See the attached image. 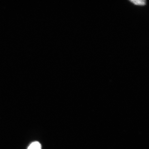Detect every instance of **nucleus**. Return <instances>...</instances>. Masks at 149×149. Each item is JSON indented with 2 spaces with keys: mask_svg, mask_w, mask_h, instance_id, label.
I'll use <instances>...</instances> for the list:
<instances>
[{
  "mask_svg": "<svg viewBox=\"0 0 149 149\" xmlns=\"http://www.w3.org/2000/svg\"><path fill=\"white\" fill-rule=\"evenodd\" d=\"M42 147L40 143L38 141H35L30 145L27 149H41Z\"/></svg>",
  "mask_w": 149,
  "mask_h": 149,
  "instance_id": "1",
  "label": "nucleus"
},
{
  "mask_svg": "<svg viewBox=\"0 0 149 149\" xmlns=\"http://www.w3.org/2000/svg\"><path fill=\"white\" fill-rule=\"evenodd\" d=\"M129 1L135 5L140 6H144L146 4V0H132Z\"/></svg>",
  "mask_w": 149,
  "mask_h": 149,
  "instance_id": "2",
  "label": "nucleus"
}]
</instances>
